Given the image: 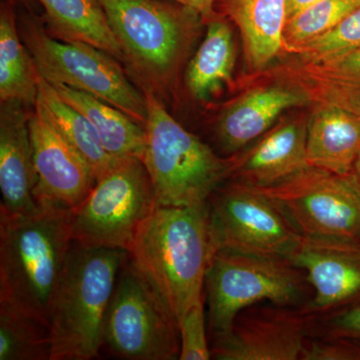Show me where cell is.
Returning a JSON list of instances; mask_svg holds the SVG:
<instances>
[{"instance_id": "cell-26", "label": "cell", "mask_w": 360, "mask_h": 360, "mask_svg": "<svg viewBox=\"0 0 360 360\" xmlns=\"http://www.w3.org/2000/svg\"><path fill=\"white\" fill-rule=\"evenodd\" d=\"M360 6V0H321L286 21L284 53L292 54L300 46L335 27Z\"/></svg>"}, {"instance_id": "cell-34", "label": "cell", "mask_w": 360, "mask_h": 360, "mask_svg": "<svg viewBox=\"0 0 360 360\" xmlns=\"http://www.w3.org/2000/svg\"><path fill=\"white\" fill-rule=\"evenodd\" d=\"M354 172L355 176L357 177V179H359V181L360 182V155L359 156V158H357L356 161H355L354 172Z\"/></svg>"}, {"instance_id": "cell-4", "label": "cell", "mask_w": 360, "mask_h": 360, "mask_svg": "<svg viewBox=\"0 0 360 360\" xmlns=\"http://www.w3.org/2000/svg\"><path fill=\"white\" fill-rule=\"evenodd\" d=\"M148 103L146 144L141 160L160 206L200 205L231 176L233 158H222L175 120L153 90Z\"/></svg>"}, {"instance_id": "cell-20", "label": "cell", "mask_w": 360, "mask_h": 360, "mask_svg": "<svg viewBox=\"0 0 360 360\" xmlns=\"http://www.w3.org/2000/svg\"><path fill=\"white\" fill-rule=\"evenodd\" d=\"M34 110L84 158L96 179L115 165L117 158L105 150L94 125L80 111L63 101L53 85L39 73Z\"/></svg>"}, {"instance_id": "cell-11", "label": "cell", "mask_w": 360, "mask_h": 360, "mask_svg": "<svg viewBox=\"0 0 360 360\" xmlns=\"http://www.w3.org/2000/svg\"><path fill=\"white\" fill-rule=\"evenodd\" d=\"M219 248L288 257L302 234L281 208L257 187L232 180L208 200Z\"/></svg>"}, {"instance_id": "cell-23", "label": "cell", "mask_w": 360, "mask_h": 360, "mask_svg": "<svg viewBox=\"0 0 360 360\" xmlns=\"http://www.w3.org/2000/svg\"><path fill=\"white\" fill-rule=\"evenodd\" d=\"M39 72L21 39L13 0L0 7V101H16L34 106Z\"/></svg>"}, {"instance_id": "cell-5", "label": "cell", "mask_w": 360, "mask_h": 360, "mask_svg": "<svg viewBox=\"0 0 360 360\" xmlns=\"http://www.w3.org/2000/svg\"><path fill=\"white\" fill-rule=\"evenodd\" d=\"M124 63L153 91L169 89L198 32V13L160 0H97Z\"/></svg>"}, {"instance_id": "cell-3", "label": "cell", "mask_w": 360, "mask_h": 360, "mask_svg": "<svg viewBox=\"0 0 360 360\" xmlns=\"http://www.w3.org/2000/svg\"><path fill=\"white\" fill-rule=\"evenodd\" d=\"M127 251L73 241L52 296L51 360H90L103 347V326Z\"/></svg>"}, {"instance_id": "cell-8", "label": "cell", "mask_w": 360, "mask_h": 360, "mask_svg": "<svg viewBox=\"0 0 360 360\" xmlns=\"http://www.w3.org/2000/svg\"><path fill=\"white\" fill-rule=\"evenodd\" d=\"M158 206L143 161L136 156L117 158L73 208V241L84 248L127 251L137 229Z\"/></svg>"}, {"instance_id": "cell-28", "label": "cell", "mask_w": 360, "mask_h": 360, "mask_svg": "<svg viewBox=\"0 0 360 360\" xmlns=\"http://www.w3.org/2000/svg\"><path fill=\"white\" fill-rule=\"evenodd\" d=\"M360 47V6L335 27L312 39L290 56L302 61H317Z\"/></svg>"}, {"instance_id": "cell-25", "label": "cell", "mask_w": 360, "mask_h": 360, "mask_svg": "<svg viewBox=\"0 0 360 360\" xmlns=\"http://www.w3.org/2000/svg\"><path fill=\"white\" fill-rule=\"evenodd\" d=\"M47 322L0 302V360H51Z\"/></svg>"}, {"instance_id": "cell-13", "label": "cell", "mask_w": 360, "mask_h": 360, "mask_svg": "<svg viewBox=\"0 0 360 360\" xmlns=\"http://www.w3.org/2000/svg\"><path fill=\"white\" fill-rule=\"evenodd\" d=\"M288 260L314 290L305 314L316 316L360 302V243L302 236Z\"/></svg>"}, {"instance_id": "cell-33", "label": "cell", "mask_w": 360, "mask_h": 360, "mask_svg": "<svg viewBox=\"0 0 360 360\" xmlns=\"http://www.w3.org/2000/svg\"><path fill=\"white\" fill-rule=\"evenodd\" d=\"M321 0H288V20Z\"/></svg>"}, {"instance_id": "cell-10", "label": "cell", "mask_w": 360, "mask_h": 360, "mask_svg": "<svg viewBox=\"0 0 360 360\" xmlns=\"http://www.w3.org/2000/svg\"><path fill=\"white\" fill-rule=\"evenodd\" d=\"M258 188V187H257ZM305 236L360 243V182L307 167L274 186L260 187Z\"/></svg>"}, {"instance_id": "cell-27", "label": "cell", "mask_w": 360, "mask_h": 360, "mask_svg": "<svg viewBox=\"0 0 360 360\" xmlns=\"http://www.w3.org/2000/svg\"><path fill=\"white\" fill-rule=\"evenodd\" d=\"M274 68L360 92V47L317 61H302L292 56Z\"/></svg>"}, {"instance_id": "cell-32", "label": "cell", "mask_w": 360, "mask_h": 360, "mask_svg": "<svg viewBox=\"0 0 360 360\" xmlns=\"http://www.w3.org/2000/svg\"><path fill=\"white\" fill-rule=\"evenodd\" d=\"M176 2L179 6L191 9L200 16L206 22L217 18L214 13V4L217 0H170Z\"/></svg>"}, {"instance_id": "cell-9", "label": "cell", "mask_w": 360, "mask_h": 360, "mask_svg": "<svg viewBox=\"0 0 360 360\" xmlns=\"http://www.w3.org/2000/svg\"><path fill=\"white\" fill-rule=\"evenodd\" d=\"M103 347L129 360L179 359V326L141 271L125 260L103 326Z\"/></svg>"}, {"instance_id": "cell-1", "label": "cell", "mask_w": 360, "mask_h": 360, "mask_svg": "<svg viewBox=\"0 0 360 360\" xmlns=\"http://www.w3.org/2000/svg\"><path fill=\"white\" fill-rule=\"evenodd\" d=\"M210 203L160 206L142 222L127 253L177 323L205 296L206 272L219 250Z\"/></svg>"}, {"instance_id": "cell-12", "label": "cell", "mask_w": 360, "mask_h": 360, "mask_svg": "<svg viewBox=\"0 0 360 360\" xmlns=\"http://www.w3.org/2000/svg\"><path fill=\"white\" fill-rule=\"evenodd\" d=\"M293 307L274 304L246 309L229 333L212 340V355L219 360H296L302 359L310 315Z\"/></svg>"}, {"instance_id": "cell-21", "label": "cell", "mask_w": 360, "mask_h": 360, "mask_svg": "<svg viewBox=\"0 0 360 360\" xmlns=\"http://www.w3.org/2000/svg\"><path fill=\"white\" fill-rule=\"evenodd\" d=\"M47 32L65 41H80L124 63L122 46L97 0H39Z\"/></svg>"}, {"instance_id": "cell-31", "label": "cell", "mask_w": 360, "mask_h": 360, "mask_svg": "<svg viewBox=\"0 0 360 360\" xmlns=\"http://www.w3.org/2000/svg\"><path fill=\"white\" fill-rule=\"evenodd\" d=\"M326 314L322 336L345 338L360 345V302Z\"/></svg>"}, {"instance_id": "cell-2", "label": "cell", "mask_w": 360, "mask_h": 360, "mask_svg": "<svg viewBox=\"0 0 360 360\" xmlns=\"http://www.w3.org/2000/svg\"><path fill=\"white\" fill-rule=\"evenodd\" d=\"M71 214L72 210L53 205L25 214L0 210V302L49 323L73 243Z\"/></svg>"}, {"instance_id": "cell-16", "label": "cell", "mask_w": 360, "mask_h": 360, "mask_svg": "<svg viewBox=\"0 0 360 360\" xmlns=\"http://www.w3.org/2000/svg\"><path fill=\"white\" fill-rule=\"evenodd\" d=\"M20 101L0 108V210L13 214L34 212L37 174L30 131V115Z\"/></svg>"}, {"instance_id": "cell-15", "label": "cell", "mask_w": 360, "mask_h": 360, "mask_svg": "<svg viewBox=\"0 0 360 360\" xmlns=\"http://www.w3.org/2000/svg\"><path fill=\"white\" fill-rule=\"evenodd\" d=\"M309 117L283 118L255 144L233 155L231 179L253 187L274 186L309 167L307 139Z\"/></svg>"}, {"instance_id": "cell-30", "label": "cell", "mask_w": 360, "mask_h": 360, "mask_svg": "<svg viewBox=\"0 0 360 360\" xmlns=\"http://www.w3.org/2000/svg\"><path fill=\"white\" fill-rule=\"evenodd\" d=\"M302 360H360V345L345 338L322 336L307 340Z\"/></svg>"}, {"instance_id": "cell-29", "label": "cell", "mask_w": 360, "mask_h": 360, "mask_svg": "<svg viewBox=\"0 0 360 360\" xmlns=\"http://www.w3.org/2000/svg\"><path fill=\"white\" fill-rule=\"evenodd\" d=\"M205 321V296H203L180 321V360L212 359V349L206 335Z\"/></svg>"}, {"instance_id": "cell-22", "label": "cell", "mask_w": 360, "mask_h": 360, "mask_svg": "<svg viewBox=\"0 0 360 360\" xmlns=\"http://www.w3.org/2000/svg\"><path fill=\"white\" fill-rule=\"evenodd\" d=\"M52 85L63 101L94 125L104 148L112 158L136 156L141 160L146 144V129L141 124L98 97L66 85Z\"/></svg>"}, {"instance_id": "cell-6", "label": "cell", "mask_w": 360, "mask_h": 360, "mask_svg": "<svg viewBox=\"0 0 360 360\" xmlns=\"http://www.w3.org/2000/svg\"><path fill=\"white\" fill-rule=\"evenodd\" d=\"M307 284L304 272L285 258L217 250L205 283L210 338L229 333L238 315L258 302L284 307L302 302Z\"/></svg>"}, {"instance_id": "cell-7", "label": "cell", "mask_w": 360, "mask_h": 360, "mask_svg": "<svg viewBox=\"0 0 360 360\" xmlns=\"http://www.w3.org/2000/svg\"><path fill=\"white\" fill-rule=\"evenodd\" d=\"M20 32L45 79L98 97L146 127V96L132 85L117 59L85 42L56 39L32 14L22 16Z\"/></svg>"}, {"instance_id": "cell-24", "label": "cell", "mask_w": 360, "mask_h": 360, "mask_svg": "<svg viewBox=\"0 0 360 360\" xmlns=\"http://www.w3.org/2000/svg\"><path fill=\"white\" fill-rule=\"evenodd\" d=\"M236 46L231 26L224 20L212 18L187 68V89L198 101H207L232 84Z\"/></svg>"}, {"instance_id": "cell-19", "label": "cell", "mask_w": 360, "mask_h": 360, "mask_svg": "<svg viewBox=\"0 0 360 360\" xmlns=\"http://www.w3.org/2000/svg\"><path fill=\"white\" fill-rule=\"evenodd\" d=\"M219 4L238 27L248 70L262 72L284 53L288 0H219Z\"/></svg>"}, {"instance_id": "cell-18", "label": "cell", "mask_w": 360, "mask_h": 360, "mask_svg": "<svg viewBox=\"0 0 360 360\" xmlns=\"http://www.w3.org/2000/svg\"><path fill=\"white\" fill-rule=\"evenodd\" d=\"M314 105L307 124V165L336 174H352L360 155V117L335 104Z\"/></svg>"}, {"instance_id": "cell-17", "label": "cell", "mask_w": 360, "mask_h": 360, "mask_svg": "<svg viewBox=\"0 0 360 360\" xmlns=\"http://www.w3.org/2000/svg\"><path fill=\"white\" fill-rule=\"evenodd\" d=\"M274 80L248 90L225 108L217 123V136L225 150H240L271 129L286 110L311 104L297 87Z\"/></svg>"}, {"instance_id": "cell-14", "label": "cell", "mask_w": 360, "mask_h": 360, "mask_svg": "<svg viewBox=\"0 0 360 360\" xmlns=\"http://www.w3.org/2000/svg\"><path fill=\"white\" fill-rule=\"evenodd\" d=\"M30 131L37 174V205L73 210L96 184L91 167L35 110L30 115Z\"/></svg>"}]
</instances>
